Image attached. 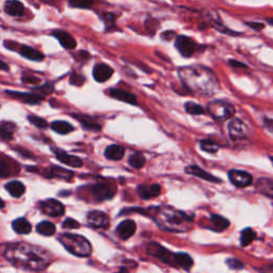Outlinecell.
<instances>
[{
  "label": "cell",
  "instance_id": "obj_16",
  "mask_svg": "<svg viewBox=\"0 0 273 273\" xmlns=\"http://www.w3.org/2000/svg\"><path fill=\"white\" fill-rule=\"evenodd\" d=\"M53 152L56 157L58 158V160L63 162L66 166H70L73 168H80L82 166V160H80L78 157L72 156L70 154H67L60 149H57V147H53Z\"/></svg>",
  "mask_w": 273,
  "mask_h": 273
},
{
  "label": "cell",
  "instance_id": "obj_29",
  "mask_svg": "<svg viewBox=\"0 0 273 273\" xmlns=\"http://www.w3.org/2000/svg\"><path fill=\"white\" fill-rule=\"evenodd\" d=\"M5 189L8 190V192L13 197H20L25 193L26 187L21 181L13 180V181H9V183L5 185Z\"/></svg>",
  "mask_w": 273,
  "mask_h": 273
},
{
  "label": "cell",
  "instance_id": "obj_14",
  "mask_svg": "<svg viewBox=\"0 0 273 273\" xmlns=\"http://www.w3.org/2000/svg\"><path fill=\"white\" fill-rule=\"evenodd\" d=\"M88 222L91 226L95 229H107L109 226V218L108 215L98 210H93L88 214Z\"/></svg>",
  "mask_w": 273,
  "mask_h": 273
},
{
  "label": "cell",
  "instance_id": "obj_50",
  "mask_svg": "<svg viewBox=\"0 0 273 273\" xmlns=\"http://www.w3.org/2000/svg\"><path fill=\"white\" fill-rule=\"evenodd\" d=\"M78 57L79 58H77V61H87L90 58V55L85 50H81L78 53Z\"/></svg>",
  "mask_w": 273,
  "mask_h": 273
},
{
  "label": "cell",
  "instance_id": "obj_11",
  "mask_svg": "<svg viewBox=\"0 0 273 273\" xmlns=\"http://www.w3.org/2000/svg\"><path fill=\"white\" fill-rule=\"evenodd\" d=\"M5 94L14 99L21 100L25 104L29 105H38L39 102L44 100V96L41 94H34V93H27V92H17V91H5Z\"/></svg>",
  "mask_w": 273,
  "mask_h": 273
},
{
  "label": "cell",
  "instance_id": "obj_17",
  "mask_svg": "<svg viewBox=\"0 0 273 273\" xmlns=\"http://www.w3.org/2000/svg\"><path fill=\"white\" fill-rule=\"evenodd\" d=\"M136 191H138V195H140L141 198H143V200H150V198L156 197L160 195L161 187L158 184H152V185L142 184L136 188Z\"/></svg>",
  "mask_w": 273,
  "mask_h": 273
},
{
  "label": "cell",
  "instance_id": "obj_8",
  "mask_svg": "<svg viewBox=\"0 0 273 273\" xmlns=\"http://www.w3.org/2000/svg\"><path fill=\"white\" fill-rule=\"evenodd\" d=\"M147 252L149 254L155 256V257L159 258L163 263H167L169 265L175 266L174 263V255L175 253H172L169 250H167L164 247L160 246V244L157 242H152L147 246Z\"/></svg>",
  "mask_w": 273,
  "mask_h": 273
},
{
  "label": "cell",
  "instance_id": "obj_48",
  "mask_svg": "<svg viewBox=\"0 0 273 273\" xmlns=\"http://www.w3.org/2000/svg\"><path fill=\"white\" fill-rule=\"evenodd\" d=\"M229 64L234 68H240V67L241 68H248L247 64H244V63H242V62H239L237 60H230Z\"/></svg>",
  "mask_w": 273,
  "mask_h": 273
},
{
  "label": "cell",
  "instance_id": "obj_13",
  "mask_svg": "<svg viewBox=\"0 0 273 273\" xmlns=\"http://www.w3.org/2000/svg\"><path fill=\"white\" fill-rule=\"evenodd\" d=\"M91 191H92L95 200L98 202L110 200L115 195V192L111 189V187L107 184H95L91 187Z\"/></svg>",
  "mask_w": 273,
  "mask_h": 273
},
{
  "label": "cell",
  "instance_id": "obj_49",
  "mask_svg": "<svg viewBox=\"0 0 273 273\" xmlns=\"http://www.w3.org/2000/svg\"><path fill=\"white\" fill-rule=\"evenodd\" d=\"M21 79L25 83H38V82H39V78L33 77V76H22Z\"/></svg>",
  "mask_w": 273,
  "mask_h": 273
},
{
  "label": "cell",
  "instance_id": "obj_27",
  "mask_svg": "<svg viewBox=\"0 0 273 273\" xmlns=\"http://www.w3.org/2000/svg\"><path fill=\"white\" fill-rule=\"evenodd\" d=\"M12 227L17 234H21V235L29 234L32 230L30 222L25 218H19L14 220L12 222Z\"/></svg>",
  "mask_w": 273,
  "mask_h": 273
},
{
  "label": "cell",
  "instance_id": "obj_22",
  "mask_svg": "<svg viewBox=\"0 0 273 273\" xmlns=\"http://www.w3.org/2000/svg\"><path fill=\"white\" fill-rule=\"evenodd\" d=\"M19 53L21 57H24V58L36 62H41L45 58V56L41 53V51H39L38 49L33 47L27 46V45H21L19 49Z\"/></svg>",
  "mask_w": 273,
  "mask_h": 273
},
{
  "label": "cell",
  "instance_id": "obj_56",
  "mask_svg": "<svg viewBox=\"0 0 273 273\" xmlns=\"http://www.w3.org/2000/svg\"><path fill=\"white\" fill-rule=\"evenodd\" d=\"M117 273H128L126 269H122V270H119Z\"/></svg>",
  "mask_w": 273,
  "mask_h": 273
},
{
  "label": "cell",
  "instance_id": "obj_36",
  "mask_svg": "<svg viewBox=\"0 0 273 273\" xmlns=\"http://www.w3.org/2000/svg\"><path fill=\"white\" fill-rule=\"evenodd\" d=\"M185 110L187 113L192 116H201L205 113V109L201 106L193 101H187L185 104Z\"/></svg>",
  "mask_w": 273,
  "mask_h": 273
},
{
  "label": "cell",
  "instance_id": "obj_7",
  "mask_svg": "<svg viewBox=\"0 0 273 273\" xmlns=\"http://www.w3.org/2000/svg\"><path fill=\"white\" fill-rule=\"evenodd\" d=\"M39 206V209H41V212L49 215V217H61V215H63L65 213V208L63 205H62V203L54 200V198H48V200L41 202Z\"/></svg>",
  "mask_w": 273,
  "mask_h": 273
},
{
  "label": "cell",
  "instance_id": "obj_28",
  "mask_svg": "<svg viewBox=\"0 0 273 273\" xmlns=\"http://www.w3.org/2000/svg\"><path fill=\"white\" fill-rule=\"evenodd\" d=\"M125 154V149L121 145L112 144L108 146L105 151V156L109 160H121Z\"/></svg>",
  "mask_w": 273,
  "mask_h": 273
},
{
  "label": "cell",
  "instance_id": "obj_5",
  "mask_svg": "<svg viewBox=\"0 0 273 273\" xmlns=\"http://www.w3.org/2000/svg\"><path fill=\"white\" fill-rule=\"evenodd\" d=\"M206 111L212 116L214 119L218 121H226L231 119L235 116L236 109L231 102L222 99H214L208 102L206 107Z\"/></svg>",
  "mask_w": 273,
  "mask_h": 273
},
{
  "label": "cell",
  "instance_id": "obj_2",
  "mask_svg": "<svg viewBox=\"0 0 273 273\" xmlns=\"http://www.w3.org/2000/svg\"><path fill=\"white\" fill-rule=\"evenodd\" d=\"M181 82L185 87L202 96H213L220 90L218 76L210 68L204 65H189L178 71Z\"/></svg>",
  "mask_w": 273,
  "mask_h": 273
},
{
  "label": "cell",
  "instance_id": "obj_10",
  "mask_svg": "<svg viewBox=\"0 0 273 273\" xmlns=\"http://www.w3.org/2000/svg\"><path fill=\"white\" fill-rule=\"evenodd\" d=\"M231 183L237 188H246L253 183V176L242 170H232L229 172Z\"/></svg>",
  "mask_w": 273,
  "mask_h": 273
},
{
  "label": "cell",
  "instance_id": "obj_42",
  "mask_svg": "<svg viewBox=\"0 0 273 273\" xmlns=\"http://www.w3.org/2000/svg\"><path fill=\"white\" fill-rule=\"evenodd\" d=\"M85 78L82 76L81 74H78L77 72H73L72 75L70 77V83L73 85H76V87H81L84 83Z\"/></svg>",
  "mask_w": 273,
  "mask_h": 273
},
{
  "label": "cell",
  "instance_id": "obj_21",
  "mask_svg": "<svg viewBox=\"0 0 273 273\" xmlns=\"http://www.w3.org/2000/svg\"><path fill=\"white\" fill-rule=\"evenodd\" d=\"M186 173L193 175V176H196V177H200L202 179H205L207 181H212V183H221V179L214 177V175H212L210 173L206 172V171H204L202 168L197 167V166H190V167H187L185 169Z\"/></svg>",
  "mask_w": 273,
  "mask_h": 273
},
{
  "label": "cell",
  "instance_id": "obj_53",
  "mask_svg": "<svg viewBox=\"0 0 273 273\" xmlns=\"http://www.w3.org/2000/svg\"><path fill=\"white\" fill-rule=\"evenodd\" d=\"M0 71H5V72L10 71V66L2 60H0Z\"/></svg>",
  "mask_w": 273,
  "mask_h": 273
},
{
  "label": "cell",
  "instance_id": "obj_55",
  "mask_svg": "<svg viewBox=\"0 0 273 273\" xmlns=\"http://www.w3.org/2000/svg\"><path fill=\"white\" fill-rule=\"evenodd\" d=\"M4 207V202L0 198V209H2Z\"/></svg>",
  "mask_w": 273,
  "mask_h": 273
},
{
  "label": "cell",
  "instance_id": "obj_38",
  "mask_svg": "<svg viewBox=\"0 0 273 273\" xmlns=\"http://www.w3.org/2000/svg\"><path fill=\"white\" fill-rule=\"evenodd\" d=\"M94 4V0H68V5L75 9H90Z\"/></svg>",
  "mask_w": 273,
  "mask_h": 273
},
{
  "label": "cell",
  "instance_id": "obj_15",
  "mask_svg": "<svg viewBox=\"0 0 273 273\" xmlns=\"http://www.w3.org/2000/svg\"><path fill=\"white\" fill-rule=\"evenodd\" d=\"M113 75V68L105 63H98L93 67V77L98 82H105L109 80Z\"/></svg>",
  "mask_w": 273,
  "mask_h": 273
},
{
  "label": "cell",
  "instance_id": "obj_32",
  "mask_svg": "<svg viewBox=\"0 0 273 273\" xmlns=\"http://www.w3.org/2000/svg\"><path fill=\"white\" fill-rule=\"evenodd\" d=\"M37 232L43 236H53L56 233V225L49 221H42L37 225Z\"/></svg>",
  "mask_w": 273,
  "mask_h": 273
},
{
  "label": "cell",
  "instance_id": "obj_18",
  "mask_svg": "<svg viewBox=\"0 0 273 273\" xmlns=\"http://www.w3.org/2000/svg\"><path fill=\"white\" fill-rule=\"evenodd\" d=\"M136 231V223L133 220H125L118 224L117 227V233L118 237L123 239V240H127L130 237L135 235Z\"/></svg>",
  "mask_w": 273,
  "mask_h": 273
},
{
  "label": "cell",
  "instance_id": "obj_40",
  "mask_svg": "<svg viewBox=\"0 0 273 273\" xmlns=\"http://www.w3.org/2000/svg\"><path fill=\"white\" fill-rule=\"evenodd\" d=\"M27 118H28V121H29L32 125H34V126L38 127V128L44 129V128H47V126H48L47 121H46V119H44L43 117L30 115V116L27 117Z\"/></svg>",
  "mask_w": 273,
  "mask_h": 273
},
{
  "label": "cell",
  "instance_id": "obj_25",
  "mask_svg": "<svg viewBox=\"0 0 273 273\" xmlns=\"http://www.w3.org/2000/svg\"><path fill=\"white\" fill-rule=\"evenodd\" d=\"M174 263L175 266H178L185 270H190V268L193 266V259L189 254L179 252V253H175Z\"/></svg>",
  "mask_w": 273,
  "mask_h": 273
},
{
  "label": "cell",
  "instance_id": "obj_9",
  "mask_svg": "<svg viewBox=\"0 0 273 273\" xmlns=\"http://www.w3.org/2000/svg\"><path fill=\"white\" fill-rule=\"evenodd\" d=\"M227 132H229L230 138L233 141H238L244 139L248 136L249 129L247 125L244 124L241 119L233 118L227 125Z\"/></svg>",
  "mask_w": 273,
  "mask_h": 273
},
{
  "label": "cell",
  "instance_id": "obj_31",
  "mask_svg": "<svg viewBox=\"0 0 273 273\" xmlns=\"http://www.w3.org/2000/svg\"><path fill=\"white\" fill-rule=\"evenodd\" d=\"M210 220H212V223H213L212 229L215 232L225 231L227 227L230 226V221L219 214H214Z\"/></svg>",
  "mask_w": 273,
  "mask_h": 273
},
{
  "label": "cell",
  "instance_id": "obj_39",
  "mask_svg": "<svg viewBox=\"0 0 273 273\" xmlns=\"http://www.w3.org/2000/svg\"><path fill=\"white\" fill-rule=\"evenodd\" d=\"M129 164L135 169H141L145 164V158L142 154L136 153L129 157Z\"/></svg>",
  "mask_w": 273,
  "mask_h": 273
},
{
  "label": "cell",
  "instance_id": "obj_54",
  "mask_svg": "<svg viewBox=\"0 0 273 273\" xmlns=\"http://www.w3.org/2000/svg\"><path fill=\"white\" fill-rule=\"evenodd\" d=\"M266 21H267V24H269L270 26H273V17H270V19H267Z\"/></svg>",
  "mask_w": 273,
  "mask_h": 273
},
{
  "label": "cell",
  "instance_id": "obj_30",
  "mask_svg": "<svg viewBox=\"0 0 273 273\" xmlns=\"http://www.w3.org/2000/svg\"><path fill=\"white\" fill-rule=\"evenodd\" d=\"M50 127L55 133L59 134V135H67V134L72 133L74 130V127L72 126V125L64 121H55L51 123Z\"/></svg>",
  "mask_w": 273,
  "mask_h": 273
},
{
  "label": "cell",
  "instance_id": "obj_33",
  "mask_svg": "<svg viewBox=\"0 0 273 273\" xmlns=\"http://www.w3.org/2000/svg\"><path fill=\"white\" fill-rule=\"evenodd\" d=\"M73 172L70 170H66L60 167H54L51 168L49 171V177H57V178H62V179H71L73 177Z\"/></svg>",
  "mask_w": 273,
  "mask_h": 273
},
{
  "label": "cell",
  "instance_id": "obj_1",
  "mask_svg": "<svg viewBox=\"0 0 273 273\" xmlns=\"http://www.w3.org/2000/svg\"><path fill=\"white\" fill-rule=\"evenodd\" d=\"M4 257L15 267L33 271L46 269L53 259L47 250L26 242L8 246L4 250Z\"/></svg>",
  "mask_w": 273,
  "mask_h": 273
},
{
  "label": "cell",
  "instance_id": "obj_4",
  "mask_svg": "<svg viewBox=\"0 0 273 273\" xmlns=\"http://www.w3.org/2000/svg\"><path fill=\"white\" fill-rule=\"evenodd\" d=\"M58 240L68 252L78 257H88L92 252L90 241L81 235L62 233L58 236Z\"/></svg>",
  "mask_w": 273,
  "mask_h": 273
},
{
  "label": "cell",
  "instance_id": "obj_41",
  "mask_svg": "<svg viewBox=\"0 0 273 273\" xmlns=\"http://www.w3.org/2000/svg\"><path fill=\"white\" fill-rule=\"evenodd\" d=\"M102 20H104L105 25H106V30L110 31L116 29V20L117 17L115 14L112 13H105L102 15Z\"/></svg>",
  "mask_w": 273,
  "mask_h": 273
},
{
  "label": "cell",
  "instance_id": "obj_52",
  "mask_svg": "<svg viewBox=\"0 0 273 273\" xmlns=\"http://www.w3.org/2000/svg\"><path fill=\"white\" fill-rule=\"evenodd\" d=\"M259 271L261 273H273V264H270V265H267L265 267H263V268H260Z\"/></svg>",
  "mask_w": 273,
  "mask_h": 273
},
{
  "label": "cell",
  "instance_id": "obj_12",
  "mask_svg": "<svg viewBox=\"0 0 273 273\" xmlns=\"http://www.w3.org/2000/svg\"><path fill=\"white\" fill-rule=\"evenodd\" d=\"M51 37H54L58 39L59 43L61 44V46L67 50H73L77 47L76 39H74L67 31L57 29L51 32Z\"/></svg>",
  "mask_w": 273,
  "mask_h": 273
},
{
  "label": "cell",
  "instance_id": "obj_6",
  "mask_svg": "<svg viewBox=\"0 0 273 273\" xmlns=\"http://www.w3.org/2000/svg\"><path fill=\"white\" fill-rule=\"evenodd\" d=\"M174 45L178 53L183 57H185V58H190V57H192L196 53L198 48V45L195 39L187 36L176 37Z\"/></svg>",
  "mask_w": 273,
  "mask_h": 273
},
{
  "label": "cell",
  "instance_id": "obj_20",
  "mask_svg": "<svg viewBox=\"0 0 273 273\" xmlns=\"http://www.w3.org/2000/svg\"><path fill=\"white\" fill-rule=\"evenodd\" d=\"M4 12L10 16L13 17H20L24 14L25 7L19 0H7L4 2Z\"/></svg>",
  "mask_w": 273,
  "mask_h": 273
},
{
  "label": "cell",
  "instance_id": "obj_3",
  "mask_svg": "<svg viewBox=\"0 0 273 273\" xmlns=\"http://www.w3.org/2000/svg\"><path fill=\"white\" fill-rule=\"evenodd\" d=\"M151 217L161 230L171 233H185L192 229V219L180 210L168 206L147 209Z\"/></svg>",
  "mask_w": 273,
  "mask_h": 273
},
{
  "label": "cell",
  "instance_id": "obj_51",
  "mask_svg": "<svg viewBox=\"0 0 273 273\" xmlns=\"http://www.w3.org/2000/svg\"><path fill=\"white\" fill-rule=\"evenodd\" d=\"M264 123H265V126L267 127V129L270 130L271 133H273V119H271V118H265L264 119Z\"/></svg>",
  "mask_w": 273,
  "mask_h": 273
},
{
  "label": "cell",
  "instance_id": "obj_45",
  "mask_svg": "<svg viewBox=\"0 0 273 273\" xmlns=\"http://www.w3.org/2000/svg\"><path fill=\"white\" fill-rule=\"evenodd\" d=\"M34 89L38 90L39 92H42V94H44V95L50 94L54 91L53 83H45V84L41 85V87H38V88H34Z\"/></svg>",
  "mask_w": 273,
  "mask_h": 273
},
{
  "label": "cell",
  "instance_id": "obj_34",
  "mask_svg": "<svg viewBox=\"0 0 273 273\" xmlns=\"http://www.w3.org/2000/svg\"><path fill=\"white\" fill-rule=\"evenodd\" d=\"M12 174V167L9 162V157L0 156V178L8 177Z\"/></svg>",
  "mask_w": 273,
  "mask_h": 273
},
{
  "label": "cell",
  "instance_id": "obj_23",
  "mask_svg": "<svg viewBox=\"0 0 273 273\" xmlns=\"http://www.w3.org/2000/svg\"><path fill=\"white\" fill-rule=\"evenodd\" d=\"M74 118H76L77 121L82 125V127L87 130H92V132H99L101 129L100 124L95 121L93 117L85 115H72Z\"/></svg>",
  "mask_w": 273,
  "mask_h": 273
},
{
  "label": "cell",
  "instance_id": "obj_37",
  "mask_svg": "<svg viewBox=\"0 0 273 273\" xmlns=\"http://www.w3.org/2000/svg\"><path fill=\"white\" fill-rule=\"evenodd\" d=\"M200 147L202 151L209 154L217 153L220 150V145L212 140H202L200 142Z\"/></svg>",
  "mask_w": 273,
  "mask_h": 273
},
{
  "label": "cell",
  "instance_id": "obj_47",
  "mask_svg": "<svg viewBox=\"0 0 273 273\" xmlns=\"http://www.w3.org/2000/svg\"><path fill=\"white\" fill-rule=\"evenodd\" d=\"M176 33L174 31H164L161 34V39H164V41H171V39H176Z\"/></svg>",
  "mask_w": 273,
  "mask_h": 273
},
{
  "label": "cell",
  "instance_id": "obj_24",
  "mask_svg": "<svg viewBox=\"0 0 273 273\" xmlns=\"http://www.w3.org/2000/svg\"><path fill=\"white\" fill-rule=\"evenodd\" d=\"M255 188L259 193H261V195L273 198V179L266 178V177L259 178L257 181H256Z\"/></svg>",
  "mask_w": 273,
  "mask_h": 273
},
{
  "label": "cell",
  "instance_id": "obj_44",
  "mask_svg": "<svg viewBox=\"0 0 273 273\" xmlns=\"http://www.w3.org/2000/svg\"><path fill=\"white\" fill-rule=\"evenodd\" d=\"M79 226H80V225H79L78 222L75 221V220L71 219V218H67V219L63 222V223H62V227H63V229H68V230L78 229Z\"/></svg>",
  "mask_w": 273,
  "mask_h": 273
},
{
  "label": "cell",
  "instance_id": "obj_57",
  "mask_svg": "<svg viewBox=\"0 0 273 273\" xmlns=\"http://www.w3.org/2000/svg\"><path fill=\"white\" fill-rule=\"evenodd\" d=\"M271 161H272V163H273V157L271 158Z\"/></svg>",
  "mask_w": 273,
  "mask_h": 273
},
{
  "label": "cell",
  "instance_id": "obj_35",
  "mask_svg": "<svg viewBox=\"0 0 273 273\" xmlns=\"http://www.w3.org/2000/svg\"><path fill=\"white\" fill-rule=\"evenodd\" d=\"M256 238V233L252 229H244L240 234V243L242 247L251 244Z\"/></svg>",
  "mask_w": 273,
  "mask_h": 273
},
{
  "label": "cell",
  "instance_id": "obj_46",
  "mask_svg": "<svg viewBox=\"0 0 273 273\" xmlns=\"http://www.w3.org/2000/svg\"><path fill=\"white\" fill-rule=\"evenodd\" d=\"M246 25L255 31H261L265 28L264 24H261V22H256V21H246Z\"/></svg>",
  "mask_w": 273,
  "mask_h": 273
},
{
  "label": "cell",
  "instance_id": "obj_43",
  "mask_svg": "<svg viewBox=\"0 0 273 273\" xmlns=\"http://www.w3.org/2000/svg\"><path fill=\"white\" fill-rule=\"evenodd\" d=\"M226 265L233 270H240L243 268V263L237 258H229L226 260Z\"/></svg>",
  "mask_w": 273,
  "mask_h": 273
},
{
  "label": "cell",
  "instance_id": "obj_26",
  "mask_svg": "<svg viewBox=\"0 0 273 273\" xmlns=\"http://www.w3.org/2000/svg\"><path fill=\"white\" fill-rule=\"evenodd\" d=\"M16 125L12 122H0V139L9 141L13 138Z\"/></svg>",
  "mask_w": 273,
  "mask_h": 273
},
{
  "label": "cell",
  "instance_id": "obj_19",
  "mask_svg": "<svg viewBox=\"0 0 273 273\" xmlns=\"http://www.w3.org/2000/svg\"><path fill=\"white\" fill-rule=\"evenodd\" d=\"M108 94L111 96L112 98L117 99L126 102L130 105H136V98L133 93H129L127 91L121 90V89H110L108 91Z\"/></svg>",
  "mask_w": 273,
  "mask_h": 273
}]
</instances>
